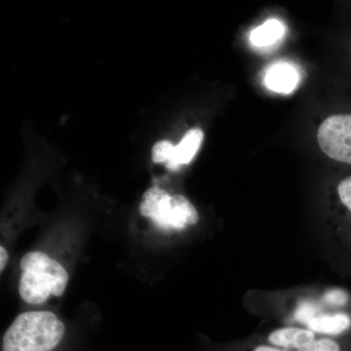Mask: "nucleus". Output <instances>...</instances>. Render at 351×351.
I'll return each instance as SVG.
<instances>
[{
  "instance_id": "obj_1",
  "label": "nucleus",
  "mask_w": 351,
  "mask_h": 351,
  "mask_svg": "<svg viewBox=\"0 0 351 351\" xmlns=\"http://www.w3.org/2000/svg\"><path fill=\"white\" fill-rule=\"evenodd\" d=\"M247 308L280 324L306 328L336 339L351 332V292L336 286L309 285L249 293Z\"/></svg>"
},
{
  "instance_id": "obj_2",
  "label": "nucleus",
  "mask_w": 351,
  "mask_h": 351,
  "mask_svg": "<svg viewBox=\"0 0 351 351\" xmlns=\"http://www.w3.org/2000/svg\"><path fill=\"white\" fill-rule=\"evenodd\" d=\"M64 323L49 311L20 314L4 334L2 351H51L63 339Z\"/></svg>"
},
{
  "instance_id": "obj_3",
  "label": "nucleus",
  "mask_w": 351,
  "mask_h": 351,
  "mask_svg": "<svg viewBox=\"0 0 351 351\" xmlns=\"http://www.w3.org/2000/svg\"><path fill=\"white\" fill-rule=\"evenodd\" d=\"M21 298L27 304H40L50 295L61 297L69 282V274L61 263L43 253L25 254L21 260Z\"/></svg>"
},
{
  "instance_id": "obj_4",
  "label": "nucleus",
  "mask_w": 351,
  "mask_h": 351,
  "mask_svg": "<svg viewBox=\"0 0 351 351\" xmlns=\"http://www.w3.org/2000/svg\"><path fill=\"white\" fill-rule=\"evenodd\" d=\"M140 213L151 219L160 230H182L197 223L199 216L195 207L184 195H170L158 186H152L143 195Z\"/></svg>"
},
{
  "instance_id": "obj_5",
  "label": "nucleus",
  "mask_w": 351,
  "mask_h": 351,
  "mask_svg": "<svg viewBox=\"0 0 351 351\" xmlns=\"http://www.w3.org/2000/svg\"><path fill=\"white\" fill-rule=\"evenodd\" d=\"M317 141L329 158L351 165V112L328 117L318 129Z\"/></svg>"
},
{
  "instance_id": "obj_6",
  "label": "nucleus",
  "mask_w": 351,
  "mask_h": 351,
  "mask_svg": "<svg viewBox=\"0 0 351 351\" xmlns=\"http://www.w3.org/2000/svg\"><path fill=\"white\" fill-rule=\"evenodd\" d=\"M336 197L343 214L331 239L326 241L336 255L351 262V175L337 184Z\"/></svg>"
},
{
  "instance_id": "obj_7",
  "label": "nucleus",
  "mask_w": 351,
  "mask_h": 351,
  "mask_svg": "<svg viewBox=\"0 0 351 351\" xmlns=\"http://www.w3.org/2000/svg\"><path fill=\"white\" fill-rule=\"evenodd\" d=\"M319 335L295 325L280 324L267 332V345L281 348H304L313 343Z\"/></svg>"
},
{
  "instance_id": "obj_8",
  "label": "nucleus",
  "mask_w": 351,
  "mask_h": 351,
  "mask_svg": "<svg viewBox=\"0 0 351 351\" xmlns=\"http://www.w3.org/2000/svg\"><path fill=\"white\" fill-rule=\"evenodd\" d=\"M263 82L271 91L290 94L299 84L300 75L293 64L282 62L272 64L267 69Z\"/></svg>"
},
{
  "instance_id": "obj_9",
  "label": "nucleus",
  "mask_w": 351,
  "mask_h": 351,
  "mask_svg": "<svg viewBox=\"0 0 351 351\" xmlns=\"http://www.w3.org/2000/svg\"><path fill=\"white\" fill-rule=\"evenodd\" d=\"M203 137L204 135L200 129L195 128L189 130L184 136L181 143L174 147L172 157L166 163L168 169L177 170L182 165H186L191 162L202 144Z\"/></svg>"
},
{
  "instance_id": "obj_10",
  "label": "nucleus",
  "mask_w": 351,
  "mask_h": 351,
  "mask_svg": "<svg viewBox=\"0 0 351 351\" xmlns=\"http://www.w3.org/2000/svg\"><path fill=\"white\" fill-rule=\"evenodd\" d=\"M286 27L281 21L267 20L263 25L254 29L250 34V41L257 47H267L278 43L285 34Z\"/></svg>"
},
{
  "instance_id": "obj_11",
  "label": "nucleus",
  "mask_w": 351,
  "mask_h": 351,
  "mask_svg": "<svg viewBox=\"0 0 351 351\" xmlns=\"http://www.w3.org/2000/svg\"><path fill=\"white\" fill-rule=\"evenodd\" d=\"M298 351H341V343L336 339L319 336L313 343L304 348H295Z\"/></svg>"
},
{
  "instance_id": "obj_12",
  "label": "nucleus",
  "mask_w": 351,
  "mask_h": 351,
  "mask_svg": "<svg viewBox=\"0 0 351 351\" xmlns=\"http://www.w3.org/2000/svg\"><path fill=\"white\" fill-rule=\"evenodd\" d=\"M175 145L169 141H160L152 149V160L154 163H167L173 156Z\"/></svg>"
},
{
  "instance_id": "obj_13",
  "label": "nucleus",
  "mask_w": 351,
  "mask_h": 351,
  "mask_svg": "<svg viewBox=\"0 0 351 351\" xmlns=\"http://www.w3.org/2000/svg\"><path fill=\"white\" fill-rule=\"evenodd\" d=\"M252 351H297L295 348H281L262 343V345L256 346Z\"/></svg>"
},
{
  "instance_id": "obj_14",
  "label": "nucleus",
  "mask_w": 351,
  "mask_h": 351,
  "mask_svg": "<svg viewBox=\"0 0 351 351\" xmlns=\"http://www.w3.org/2000/svg\"><path fill=\"white\" fill-rule=\"evenodd\" d=\"M0 271H3L5 269L7 262H8V252L3 246L0 247Z\"/></svg>"
}]
</instances>
